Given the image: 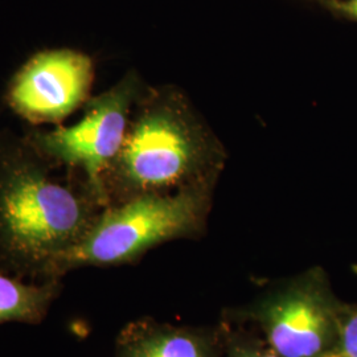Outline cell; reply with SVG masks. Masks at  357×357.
Instances as JSON below:
<instances>
[{
	"label": "cell",
	"instance_id": "1",
	"mask_svg": "<svg viewBox=\"0 0 357 357\" xmlns=\"http://www.w3.org/2000/svg\"><path fill=\"white\" fill-rule=\"evenodd\" d=\"M52 168L26 138L0 137V264L23 278L41 280L103 209L81 180Z\"/></svg>",
	"mask_w": 357,
	"mask_h": 357
},
{
	"label": "cell",
	"instance_id": "2",
	"mask_svg": "<svg viewBox=\"0 0 357 357\" xmlns=\"http://www.w3.org/2000/svg\"><path fill=\"white\" fill-rule=\"evenodd\" d=\"M202 212V196L190 191L149 193L109 205L76 245L50 264L41 280H61L86 266L135 262L156 245L187 234Z\"/></svg>",
	"mask_w": 357,
	"mask_h": 357
},
{
	"label": "cell",
	"instance_id": "3",
	"mask_svg": "<svg viewBox=\"0 0 357 357\" xmlns=\"http://www.w3.org/2000/svg\"><path fill=\"white\" fill-rule=\"evenodd\" d=\"M137 94V78L128 77L85 103L76 125L29 131L26 141L52 167H64L81 180L105 209L110 205L105 178L122 149Z\"/></svg>",
	"mask_w": 357,
	"mask_h": 357
},
{
	"label": "cell",
	"instance_id": "4",
	"mask_svg": "<svg viewBox=\"0 0 357 357\" xmlns=\"http://www.w3.org/2000/svg\"><path fill=\"white\" fill-rule=\"evenodd\" d=\"M195 156L190 130L180 115L165 103L146 106L128 123L122 149L105 178L110 204L114 195L122 203L165 193L190 174Z\"/></svg>",
	"mask_w": 357,
	"mask_h": 357
},
{
	"label": "cell",
	"instance_id": "5",
	"mask_svg": "<svg viewBox=\"0 0 357 357\" xmlns=\"http://www.w3.org/2000/svg\"><path fill=\"white\" fill-rule=\"evenodd\" d=\"M340 303L319 273L262 298L250 311L265 343L281 357H324L337 335Z\"/></svg>",
	"mask_w": 357,
	"mask_h": 357
},
{
	"label": "cell",
	"instance_id": "6",
	"mask_svg": "<svg viewBox=\"0 0 357 357\" xmlns=\"http://www.w3.org/2000/svg\"><path fill=\"white\" fill-rule=\"evenodd\" d=\"M94 63L72 48L32 54L8 82L6 102L28 123L59 125L90 100Z\"/></svg>",
	"mask_w": 357,
	"mask_h": 357
},
{
	"label": "cell",
	"instance_id": "7",
	"mask_svg": "<svg viewBox=\"0 0 357 357\" xmlns=\"http://www.w3.org/2000/svg\"><path fill=\"white\" fill-rule=\"evenodd\" d=\"M115 357H215V345L203 332L144 318L118 335Z\"/></svg>",
	"mask_w": 357,
	"mask_h": 357
},
{
	"label": "cell",
	"instance_id": "8",
	"mask_svg": "<svg viewBox=\"0 0 357 357\" xmlns=\"http://www.w3.org/2000/svg\"><path fill=\"white\" fill-rule=\"evenodd\" d=\"M61 290V280L26 283L20 275L0 271V324L8 321L40 324Z\"/></svg>",
	"mask_w": 357,
	"mask_h": 357
},
{
	"label": "cell",
	"instance_id": "9",
	"mask_svg": "<svg viewBox=\"0 0 357 357\" xmlns=\"http://www.w3.org/2000/svg\"><path fill=\"white\" fill-rule=\"evenodd\" d=\"M324 357H357V307L340 305L337 335Z\"/></svg>",
	"mask_w": 357,
	"mask_h": 357
},
{
	"label": "cell",
	"instance_id": "10",
	"mask_svg": "<svg viewBox=\"0 0 357 357\" xmlns=\"http://www.w3.org/2000/svg\"><path fill=\"white\" fill-rule=\"evenodd\" d=\"M228 357H281L266 343L246 342L230 345Z\"/></svg>",
	"mask_w": 357,
	"mask_h": 357
},
{
	"label": "cell",
	"instance_id": "11",
	"mask_svg": "<svg viewBox=\"0 0 357 357\" xmlns=\"http://www.w3.org/2000/svg\"><path fill=\"white\" fill-rule=\"evenodd\" d=\"M332 8L340 15H343L348 19L357 20V0H347V1H331Z\"/></svg>",
	"mask_w": 357,
	"mask_h": 357
}]
</instances>
